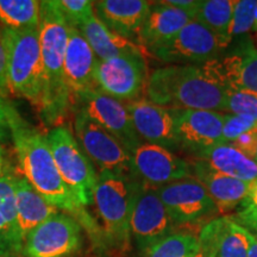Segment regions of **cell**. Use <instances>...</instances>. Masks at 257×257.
Listing matches in <instances>:
<instances>
[{"label":"cell","mask_w":257,"mask_h":257,"mask_svg":"<svg viewBox=\"0 0 257 257\" xmlns=\"http://www.w3.org/2000/svg\"><path fill=\"white\" fill-rule=\"evenodd\" d=\"M230 144H232L234 148H237L244 155L255 160V154L257 150V128L256 130H250L248 133L240 135L234 142Z\"/></svg>","instance_id":"cell-37"},{"label":"cell","mask_w":257,"mask_h":257,"mask_svg":"<svg viewBox=\"0 0 257 257\" xmlns=\"http://www.w3.org/2000/svg\"><path fill=\"white\" fill-rule=\"evenodd\" d=\"M233 41L231 49L217 59L200 64L201 68L225 92L257 93V48L251 35H245Z\"/></svg>","instance_id":"cell-7"},{"label":"cell","mask_w":257,"mask_h":257,"mask_svg":"<svg viewBox=\"0 0 257 257\" xmlns=\"http://www.w3.org/2000/svg\"><path fill=\"white\" fill-rule=\"evenodd\" d=\"M47 140L64 184L81 206L93 204L98 174L72 131L60 125L48 134Z\"/></svg>","instance_id":"cell-6"},{"label":"cell","mask_w":257,"mask_h":257,"mask_svg":"<svg viewBox=\"0 0 257 257\" xmlns=\"http://www.w3.org/2000/svg\"><path fill=\"white\" fill-rule=\"evenodd\" d=\"M189 22L192 17L182 10L165 2L153 3L141 31L140 44L150 51L172 40Z\"/></svg>","instance_id":"cell-21"},{"label":"cell","mask_w":257,"mask_h":257,"mask_svg":"<svg viewBox=\"0 0 257 257\" xmlns=\"http://www.w3.org/2000/svg\"><path fill=\"white\" fill-rule=\"evenodd\" d=\"M74 128L80 147L100 170L136 176L133 154L125 149L119 141L94 123L85 112L79 111L76 113Z\"/></svg>","instance_id":"cell-10"},{"label":"cell","mask_w":257,"mask_h":257,"mask_svg":"<svg viewBox=\"0 0 257 257\" xmlns=\"http://www.w3.org/2000/svg\"><path fill=\"white\" fill-rule=\"evenodd\" d=\"M224 113L207 110H178L176 136L179 146L192 156L221 144Z\"/></svg>","instance_id":"cell-17"},{"label":"cell","mask_w":257,"mask_h":257,"mask_svg":"<svg viewBox=\"0 0 257 257\" xmlns=\"http://www.w3.org/2000/svg\"><path fill=\"white\" fill-rule=\"evenodd\" d=\"M157 194L175 224L193 223L217 211L206 188L193 176L160 186Z\"/></svg>","instance_id":"cell-14"},{"label":"cell","mask_w":257,"mask_h":257,"mask_svg":"<svg viewBox=\"0 0 257 257\" xmlns=\"http://www.w3.org/2000/svg\"><path fill=\"white\" fill-rule=\"evenodd\" d=\"M165 3L185 11L186 14L191 16L193 21V16H194L195 11H197L199 6H200L201 0H166Z\"/></svg>","instance_id":"cell-39"},{"label":"cell","mask_w":257,"mask_h":257,"mask_svg":"<svg viewBox=\"0 0 257 257\" xmlns=\"http://www.w3.org/2000/svg\"><path fill=\"white\" fill-rule=\"evenodd\" d=\"M229 47L204 25L192 21L172 40L154 48L150 53L170 66H200L221 56Z\"/></svg>","instance_id":"cell-8"},{"label":"cell","mask_w":257,"mask_h":257,"mask_svg":"<svg viewBox=\"0 0 257 257\" xmlns=\"http://www.w3.org/2000/svg\"><path fill=\"white\" fill-rule=\"evenodd\" d=\"M257 119L244 114H224L223 125V143H232L240 135L248 133L250 130H256Z\"/></svg>","instance_id":"cell-35"},{"label":"cell","mask_w":257,"mask_h":257,"mask_svg":"<svg viewBox=\"0 0 257 257\" xmlns=\"http://www.w3.org/2000/svg\"><path fill=\"white\" fill-rule=\"evenodd\" d=\"M250 232L232 218H227L217 257H248Z\"/></svg>","instance_id":"cell-28"},{"label":"cell","mask_w":257,"mask_h":257,"mask_svg":"<svg viewBox=\"0 0 257 257\" xmlns=\"http://www.w3.org/2000/svg\"><path fill=\"white\" fill-rule=\"evenodd\" d=\"M38 31L44 73L40 111L46 123L55 124L66 117L74 104L64 78L69 25L55 2H41Z\"/></svg>","instance_id":"cell-2"},{"label":"cell","mask_w":257,"mask_h":257,"mask_svg":"<svg viewBox=\"0 0 257 257\" xmlns=\"http://www.w3.org/2000/svg\"><path fill=\"white\" fill-rule=\"evenodd\" d=\"M41 2L0 0V23L10 29H37Z\"/></svg>","instance_id":"cell-26"},{"label":"cell","mask_w":257,"mask_h":257,"mask_svg":"<svg viewBox=\"0 0 257 257\" xmlns=\"http://www.w3.org/2000/svg\"><path fill=\"white\" fill-rule=\"evenodd\" d=\"M225 111L244 114L257 119V93L250 91H227Z\"/></svg>","instance_id":"cell-33"},{"label":"cell","mask_w":257,"mask_h":257,"mask_svg":"<svg viewBox=\"0 0 257 257\" xmlns=\"http://www.w3.org/2000/svg\"><path fill=\"white\" fill-rule=\"evenodd\" d=\"M78 30L88 42L99 61L111 60L128 54L146 55V48L111 31L95 15L80 25Z\"/></svg>","instance_id":"cell-22"},{"label":"cell","mask_w":257,"mask_h":257,"mask_svg":"<svg viewBox=\"0 0 257 257\" xmlns=\"http://www.w3.org/2000/svg\"><path fill=\"white\" fill-rule=\"evenodd\" d=\"M150 6L152 3L144 0H101L94 3L95 16L106 27L137 44H140L141 31Z\"/></svg>","instance_id":"cell-19"},{"label":"cell","mask_w":257,"mask_h":257,"mask_svg":"<svg viewBox=\"0 0 257 257\" xmlns=\"http://www.w3.org/2000/svg\"><path fill=\"white\" fill-rule=\"evenodd\" d=\"M257 0H238L234 4L232 23H231V40H236L252 31Z\"/></svg>","instance_id":"cell-31"},{"label":"cell","mask_w":257,"mask_h":257,"mask_svg":"<svg viewBox=\"0 0 257 257\" xmlns=\"http://www.w3.org/2000/svg\"><path fill=\"white\" fill-rule=\"evenodd\" d=\"M16 198L18 229L24 243L28 234L38 225L59 213V208L48 202L25 178H18L17 180Z\"/></svg>","instance_id":"cell-24"},{"label":"cell","mask_w":257,"mask_h":257,"mask_svg":"<svg viewBox=\"0 0 257 257\" xmlns=\"http://www.w3.org/2000/svg\"><path fill=\"white\" fill-rule=\"evenodd\" d=\"M133 165L135 175L155 187L192 176L188 161L152 143H142L134 150Z\"/></svg>","instance_id":"cell-15"},{"label":"cell","mask_w":257,"mask_h":257,"mask_svg":"<svg viewBox=\"0 0 257 257\" xmlns=\"http://www.w3.org/2000/svg\"><path fill=\"white\" fill-rule=\"evenodd\" d=\"M9 108L10 102H8L0 95V140H3L10 133L9 126Z\"/></svg>","instance_id":"cell-40"},{"label":"cell","mask_w":257,"mask_h":257,"mask_svg":"<svg viewBox=\"0 0 257 257\" xmlns=\"http://www.w3.org/2000/svg\"><path fill=\"white\" fill-rule=\"evenodd\" d=\"M81 246L82 231L79 221L57 213L28 234L22 253L24 257H72Z\"/></svg>","instance_id":"cell-11"},{"label":"cell","mask_w":257,"mask_h":257,"mask_svg":"<svg viewBox=\"0 0 257 257\" xmlns=\"http://www.w3.org/2000/svg\"><path fill=\"white\" fill-rule=\"evenodd\" d=\"M8 51L9 93L27 99L40 108L44 89L40 31L3 28Z\"/></svg>","instance_id":"cell-4"},{"label":"cell","mask_w":257,"mask_h":257,"mask_svg":"<svg viewBox=\"0 0 257 257\" xmlns=\"http://www.w3.org/2000/svg\"><path fill=\"white\" fill-rule=\"evenodd\" d=\"M146 92L150 102L174 110L225 111L226 92L197 64L154 70Z\"/></svg>","instance_id":"cell-3"},{"label":"cell","mask_w":257,"mask_h":257,"mask_svg":"<svg viewBox=\"0 0 257 257\" xmlns=\"http://www.w3.org/2000/svg\"><path fill=\"white\" fill-rule=\"evenodd\" d=\"M189 166L192 176L206 188L220 213H229L238 208L251 186L248 182L216 172L200 160L193 159Z\"/></svg>","instance_id":"cell-20"},{"label":"cell","mask_w":257,"mask_h":257,"mask_svg":"<svg viewBox=\"0 0 257 257\" xmlns=\"http://www.w3.org/2000/svg\"><path fill=\"white\" fill-rule=\"evenodd\" d=\"M227 218L229 217H221L212 220L201 230L200 236L198 237V250L193 257H217L221 234Z\"/></svg>","instance_id":"cell-30"},{"label":"cell","mask_w":257,"mask_h":257,"mask_svg":"<svg viewBox=\"0 0 257 257\" xmlns=\"http://www.w3.org/2000/svg\"><path fill=\"white\" fill-rule=\"evenodd\" d=\"M252 40H253V43H255V46L257 48V9H256V12H255V21H253V27H252Z\"/></svg>","instance_id":"cell-42"},{"label":"cell","mask_w":257,"mask_h":257,"mask_svg":"<svg viewBox=\"0 0 257 257\" xmlns=\"http://www.w3.org/2000/svg\"><path fill=\"white\" fill-rule=\"evenodd\" d=\"M17 180L18 176L12 172V169L4 167L0 174V216L4 218L9 226L21 237L17 223V198H16Z\"/></svg>","instance_id":"cell-29"},{"label":"cell","mask_w":257,"mask_h":257,"mask_svg":"<svg viewBox=\"0 0 257 257\" xmlns=\"http://www.w3.org/2000/svg\"><path fill=\"white\" fill-rule=\"evenodd\" d=\"M143 182L136 176L100 170L96 180L93 204L100 218L106 237L125 244L130 236L131 214Z\"/></svg>","instance_id":"cell-5"},{"label":"cell","mask_w":257,"mask_h":257,"mask_svg":"<svg viewBox=\"0 0 257 257\" xmlns=\"http://www.w3.org/2000/svg\"><path fill=\"white\" fill-rule=\"evenodd\" d=\"M75 102L81 106L80 111L119 141L131 154L143 143L135 130L126 106L121 101L92 89L79 95Z\"/></svg>","instance_id":"cell-12"},{"label":"cell","mask_w":257,"mask_h":257,"mask_svg":"<svg viewBox=\"0 0 257 257\" xmlns=\"http://www.w3.org/2000/svg\"><path fill=\"white\" fill-rule=\"evenodd\" d=\"M199 246L198 237L192 233L173 232L154 244L146 253L147 257H193Z\"/></svg>","instance_id":"cell-27"},{"label":"cell","mask_w":257,"mask_h":257,"mask_svg":"<svg viewBox=\"0 0 257 257\" xmlns=\"http://www.w3.org/2000/svg\"><path fill=\"white\" fill-rule=\"evenodd\" d=\"M125 106L141 140L172 152L180 149L176 136L178 110L153 104L149 100L128 101Z\"/></svg>","instance_id":"cell-16"},{"label":"cell","mask_w":257,"mask_h":257,"mask_svg":"<svg viewBox=\"0 0 257 257\" xmlns=\"http://www.w3.org/2000/svg\"><path fill=\"white\" fill-rule=\"evenodd\" d=\"M4 167V153H3V148L0 146V174H2Z\"/></svg>","instance_id":"cell-43"},{"label":"cell","mask_w":257,"mask_h":257,"mask_svg":"<svg viewBox=\"0 0 257 257\" xmlns=\"http://www.w3.org/2000/svg\"><path fill=\"white\" fill-rule=\"evenodd\" d=\"M22 248L23 240L0 216V257H14Z\"/></svg>","instance_id":"cell-36"},{"label":"cell","mask_w":257,"mask_h":257,"mask_svg":"<svg viewBox=\"0 0 257 257\" xmlns=\"http://www.w3.org/2000/svg\"><path fill=\"white\" fill-rule=\"evenodd\" d=\"M148 79L144 54L99 61L94 72L95 88L117 100H136L146 91Z\"/></svg>","instance_id":"cell-9"},{"label":"cell","mask_w":257,"mask_h":257,"mask_svg":"<svg viewBox=\"0 0 257 257\" xmlns=\"http://www.w3.org/2000/svg\"><path fill=\"white\" fill-rule=\"evenodd\" d=\"M9 126L19 165L29 184L48 202L76 216L89 233L98 236V227L93 224V219L61 178L47 137L27 123L11 104Z\"/></svg>","instance_id":"cell-1"},{"label":"cell","mask_w":257,"mask_h":257,"mask_svg":"<svg viewBox=\"0 0 257 257\" xmlns=\"http://www.w3.org/2000/svg\"><path fill=\"white\" fill-rule=\"evenodd\" d=\"M175 223L157 194V187L142 184L131 214L130 232L143 251L173 233Z\"/></svg>","instance_id":"cell-13"},{"label":"cell","mask_w":257,"mask_h":257,"mask_svg":"<svg viewBox=\"0 0 257 257\" xmlns=\"http://www.w3.org/2000/svg\"><path fill=\"white\" fill-rule=\"evenodd\" d=\"M55 3L69 27L78 29L94 15V3L91 0H60Z\"/></svg>","instance_id":"cell-32"},{"label":"cell","mask_w":257,"mask_h":257,"mask_svg":"<svg viewBox=\"0 0 257 257\" xmlns=\"http://www.w3.org/2000/svg\"><path fill=\"white\" fill-rule=\"evenodd\" d=\"M248 257H257V236L250 232V248Z\"/></svg>","instance_id":"cell-41"},{"label":"cell","mask_w":257,"mask_h":257,"mask_svg":"<svg viewBox=\"0 0 257 257\" xmlns=\"http://www.w3.org/2000/svg\"><path fill=\"white\" fill-rule=\"evenodd\" d=\"M221 174L252 184L257 180V162L244 155L230 143H221L208 148L193 156Z\"/></svg>","instance_id":"cell-23"},{"label":"cell","mask_w":257,"mask_h":257,"mask_svg":"<svg viewBox=\"0 0 257 257\" xmlns=\"http://www.w3.org/2000/svg\"><path fill=\"white\" fill-rule=\"evenodd\" d=\"M234 4V0H201L200 6L193 16V21L204 25L230 46L232 43L230 32Z\"/></svg>","instance_id":"cell-25"},{"label":"cell","mask_w":257,"mask_h":257,"mask_svg":"<svg viewBox=\"0 0 257 257\" xmlns=\"http://www.w3.org/2000/svg\"><path fill=\"white\" fill-rule=\"evenodd\" d=\"M255 161L257 162V150H256V154H255Z\"/></svg>","instance_id":"cell-44"},{"label":"cell","mask_w":257,"mask_h":257,"mask_svg":"<svg viewBox=\"0 0 257 257\" xmlns=\"http://www.w3.org/2000/svg\"><path fill=\"white\" fill-rule=\"evenodd\" d=\"M233 220L257 236V180L250 186L248 194L237 208Z\"/></svg>","instance_id":"cell-34"},{"label":"cell","mask_w":257,"mask_h":257,"mask_svg":"<svg viewBox=\"0 0 257 257\" xmlns=\"http://www.w3.org/2000/svg\"><path fill=\"white\" fill-rule=\"evenodd\" d=\"M99 60L76 28L69 27V38L64 57V78L73 101L95 88L94 72Z\"/></svg>","instance_id":"cell-18"},{"label":"cell","mask_w":257,"mask_h":257,"mask_svg":"<svg viewBox=\"0 0 257 257\" xmlns=\"http://www.w3.org/2000/svg\"><path fill=\"white\" fill-rule=\"evenodd\" d=\"M8 94V51H6L3 28H0V95L4 96Z\"/></svg>","instance_id":"cell-38"}]
</instances>
